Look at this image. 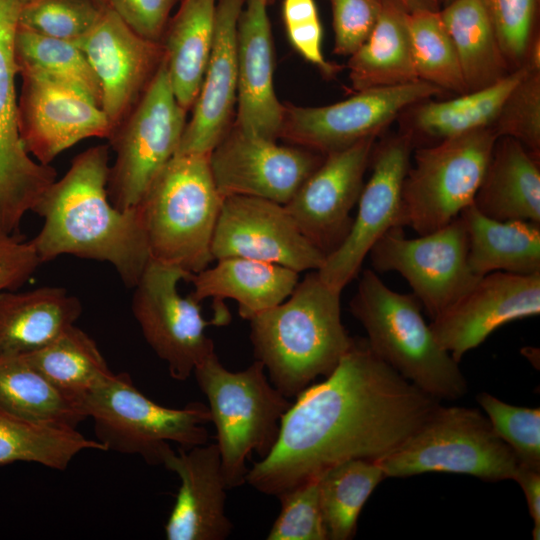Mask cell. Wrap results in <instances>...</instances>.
Wrapping results in <instances>:
<instances>
[{"label": "cell", "instance_id": "1", "mask_svg": "<svg viewBox=\"0 0 540 540\" xmlns=\"http://www.w3.org/2000/svg\"><path fill=\"white\" fill-rule=\"evenodd\" d=\"M281 419L271 451L246 482L278 497L349 459L378 460L398 448L439 400L354 339L334 371L297 396Z\"/></svg>", "mask_w": 540, "mask_h": 540}, {"label": "cell", "instance_id": "2", "mask_svg": "<svg viewBox=\"0 0 540 540\" xmlns=\"http://www.w3.org/2000/svg\"><path fill=\"white\" fill-rule=\"evenodd\" d=\"M109 170L108 145L74 157L34 206L32 212L44 223L29 242L41 263L61 255L107 262L126 287L134 288L150 253L137 208L122 211L109 199Z\"/></svg>", "mask_w": 540, "mask_h": 540}, {"label": "cell", "instance_id": "3", "mask_svg": "<svg viewBox=\"0 0 540 540\" xmlns=\"http://www.w3.org/2000/svg\"><path fill=\"white\" fill-rule=\"evenodd\" d=\"M340 296L311 271L283 302L249 320L255 358L287 398L317 376H329L352 346L341 320Z\"/></svg>", "mask_w": 540, "mask_h": 540}, {"label": "cell", "instance_id": "4", "mask_svg": "<svg viewBox=\"0 0 540 540\" xmlns=\"http://www.w3.org/2000/svg\"><path fill=\"white\" fill-rule=\"evenodd\" d=\"M421 307L414 295L390 289L373 270L363 271L349 302L381 360L435 399H459L468 390L465 376L436 341Z\"/></svg>", "mask_w": 540, "mask_h": 540}, {"label": "cell", "instance_id": "5", "mask_svg": "<svg viewBox=\"0 0 540 540\" xmlns=\"http://www.w3.org/2000/svg\"><path fill=\"white\" fill-rule=\"evenodd\" d=\"M222 201L209 154L174 155L137 206L150 260L190 274L207 268Z\"/></svg>", "mask_w": 540, "mask_h": 540}, {"label": "cell", "instance_id": "6", "mask_svg": "<svg viewBox=\"0 0 540 540\" xmlns=\"http://www.w3.org/2000/svg\"><path fill=\"white\" fill-rule=\"evenodd\" d=\"M193 374L216 427L226 485L228 489L239 487L246 482L250 453L254 451L262 459L274 447L282 416L291 402L269 382L258 360L232 372L214 351L196 365Z\"/></svg>", "mask_w": 540, "mask_h": 540}, {"label": "cell", "instance_id": "7", "mask_svg": "<svg viewBox=\"0 0 540 540\" xmlns=\"http://www.w3.org/2000/svg\"><path fill=\"white\" fill-rule=\"evenodd\" d=\"M81 406L106 451L139 455L149 465H163L173 450L170 442L182 448L208 443V406H161L139 391L126 372H112L86 394Z\"/></svg>", "mask_w": 540, "mask_h": 540}, {"label": "cell", "instance_id": "8", "mask_svg": "<svg viewBox=\"0 0 540 540\" xmlns=\"http://www.w3.org/2000/svg\"><path fill=\"white\" fill-rule=\"evenodd\" d=\"M385 477L429 472L514 480L519 460L478 409L438 404L398 448L377 460Z\"/></svg>", "mask_w": 540, "mask_h": 540}, {"label": "cell", "instance_id": "9", "mask_svg": "<svg viewBox=\"0 0 540 540\" xmlns=\"http://www.w3.org/2000/svg\"><path fill=\"white\" fill-rule=\"evenodd\" d=\"M491 127L417 148L401 192L402 226L434 232L473 203L497 139Z\"/></svg>", "mask_w": 540, "mask_h": 540}, {"label": "cell", "instance_id": "10", "mask_svg": "<svg viewBox=\"0 0 540 540\" xmlns=\"http://www.w3.org/2000/svg\"><path fill=\"white\" fill-rule=\"evenodd\" d=\"M186 113L178 103L164 63L126 117L109 137L115 152L107 192L119 210L135 209L176 154Z\"/></svg>", "mask_w": 540, "mask_h": 540}, {"label": "cell", "instance_id": "11", "mask_svg": "<svg viewBox=\"0 0 540 540\" xmlns=\"http://www.w3.org/2000/svg\"><path fill=\"white\" fill-rule=\"evenodd\" d=\"M192 274L150 260L134 287L132 312L148 345L168 367L170 376L184 381L215 351L205 329L222 326L216 316L206 320L199 302L178 291Z\"/></svg>", "mask_w": 540, "mask_h": 540}, {"label": "cell", "instance_id": "12", "mask_svg": "<svg viewBox=\"0 0 540 540\" xmlns=\"http://www.w3.org/2000/svg\"><path fill=\"white\" fill-rule=\"evenodd\" d=\"M468 233L460 215L446 226L417 238H406L402 228L383 234L369 251L377 272L402 275L433 319L480 277L468 265Z\"/></svg>", "mask_w": 540, "mask_h": 540}, {"label": "cell", "instance_id": "13", "mask_svg": "<svg viewBox=\"0 0 540 540\" xmlns=\"http://www.w3.org/2000/svg\"><path fill=\"white\" fill-rule=\"evenodd\" d=\"M441 92L437 86L418 80L356 92L325 106L287 104L279 138L326 155L363 139L377 138L407 108Z\"/></svg>", "mask_w": 540, "mask_h": 540}, {"label": "cell", "instance_id": "14", "mask_svg": "<svg viewBox=\"0 0 540 540\" xmlns=\"http://www.w3.org/2000/svg\"><path fill=\"white\" fill-rule=\"evenodd\" d=\"M414 137L402 131L375 144L371 176L360 194L358 211L342 244L317 270L328 286L341 291L359 273L372 246L387 231L402 226L401 192L411 165Z\"/></svg>", "mask_w": 540, "mask_h": 540}, {"label": "cell", "instance_id": "15", "mask_svg": "<svg viewBox=\"0 0 540 540\" xmlns=\"http://www.w3.org/2000/svg\"><path fill=\"white\" fill-rule=\"evenodd\" d=\"M26 1L0 0V231L5 233H16L56 180L55 169L32 159L19 135L14 42Z\"/></svg>", "mask_w": 540, "mask_h": 540}, {"label": "cell", "instance_id": "16", "mask_svg": "<svg viewBox=\"0 0 540 540\" xmlns=\"http://www.w3.org/2000/svg\"><path fill=\"white\" fill-rule=\"evenodd\" d=\"M325 155L247 134L231 126L209 154L214 183L224 198L250 196L286 204Z\"/></svg>", "mask_w": 540, "mask_h": 540}, {"label": "cell", "instance_id": "17", "mask_svg": "<svg viewBox=\"0 0 540 540\" xmlns=\"http://www.w3.org/2000/svg\"><path fill=\"white\" fill-rule=\"evenodd\" d=\"M211 253L214 260L242 257L298 273L319 270L326 258L301 233L283 204L239 195L223 198Z\"/></svg>", "mask_w": 540, "mask_h": 540}, {"label": "cell", "instance_id": "18", "mask_svg": "<svg viewBox=\"0 0 540 540\" xmlns=\"http://www.w3.org/2000/svg\"><path fill=\"white\" fill-rule=\"evenodd\" d=\"M17 103L18 129L25 150L44 165L78 142L107 138L112 126L90 97L35 71L22 70Z\"/></svg>", "mask_w": 540, "mask_h": 540}, {"label": "cell", "instance_id": "19", "mask_svg": "<svg viewBox=\"0 0 540 540\" xmlns=\"http://www.w3.org/2000/svg\"><path fill=\"white\" fill-rule=\"evenodd\" d=\"M376 137L325 155L322 163L284 204L301 233L326 256L347 237L351 211L364 186Z\"/></svg>", "mask_w": 540, "mask_h": 540}, {"label": "cell", "instance_id": "20", "mask_svg": "<svg viewBox=\"0 0 540 540\" xmlns=\"http://www.w3.org/2000/svg\"><path fill=\"white\" fill-rule=\"evenodd\" d=\"M540 313V272H491L432 319L438 344L458 363L500 326Z\"/></svg>", "mask_w": 540, "mask_h": 540}, {"label": "cell", "instance_id": "21", "mask_svg": "<svg viewBox=\"0 0 540 540\" xmlns=\"http://www.w3.org/2000/svg\"><path fill=\"white\" fill-rule=\"evenodd\" d=\"M75 43L98 78L101 109L113 131L158 71L164 60L163 46L137 34L108 5L93 28Z\"/></svg>", "mask_w": 540, "mask_h": 540}, {"label": "cell", "instance_id": "22", "mask_svg": "<svg viewBox=\"0 0 540 540\" xmlns=\"http://www.w3.org/2000/svg\"><path fill=\"white\" fill-rule=\"evenodd\" d=\"M163 466L180 479L175 504L164 526L168 540H224L232 531L225 513L228 489L216 443L172 450Z\"/></svg>", "mask_w": 540, "mask_h": 540}, {"label": "cell", "instance_id": "23", "mask_svg": "<svg viewBox=\"0 0 540 540\" xmlns=\"http://www.w3.org/2000/svg\"><path fill=\"white\" fill-rule=\"evenodd\" d=\"M245 2L217 0L210 58L175 155L210 154L231 127L237 100V24Z\"/></svg>", "mask_w": 540, "mask_h": 540}, {"label": "cell", "instance_id": "24", "mask_svg": "<svg viewBox=\"0 0 540 540\" xmlns=\"http://www.w3.org/2000/svg\"><path fill=\"white\" fill-rule=\"evenodd\" d=\"M269 0H246L237 24L236 125L247 134L277 140L284 104L273 83V42Z\"/></svg>", "mask_w": 540, "mask_h": 540}, {"label": "cell", "instance_id": "25", "mask_svg": "<svg viewBox=\"0 0 540 540\" xmlns=\"http://www.w3.org/2000/svg\"><path fill=\"white\" fill-rule=\"evenodd\" d=\"M539 158L517 140L498 137L473 200L477 210L499 221L540 223Z\"/></svg>", "mask_w": 540, "mask_h": 540}, {"label": "cell", "instance_id": "26", "mask_svg": "<svg viewBox=\"0 0 540 540\" xmlns=\"http://www.w3.org/2000/svg\"><path fill=\"white\" fill-rule=\"evenodd\" d=\"M80 300L61 287L0 292V357L36 351L75 324Z\"/></svg>", "mask_w": 540, "mask_h": 540}, {"label": "cell", "instance_id": "27", "mask_svg": "<svg viewBox=\"0 0 540 540\" xmlns=\"http://www.w3.org/2000/svg\"><path fill=\"white\" fill-rule=\"evenodd\" d=\"M216 261L214 267L190 276L191 297L199 303L213 298L215 305L233 299L246 320L283 302L299 282L298 272L280 265L242 257Z\"/></svg>", "mask_w": 540, "mask_h": 540}, {"label": "cell", "instance_id": "28", "mask_svg": "<svg viewBox=\"0 0 540 540\" xmlns=\"http://www.w3.org/2000/svg\"><path fill=\"white\" fill-rule=\"evenodd\" d=\"M161 44L173 93L188 111L199 93L210 58L217 0H181Z\"/></svg>", "mask_w": 540, "mask_h": 540}, {"label": "cell", "instance_id": "29", "mask_svg": "<svg viewBox=\"0 0 540 540\" xmlns=\"http://www.w3.org/2000/svg\"><path fill=\"white\" fill-rule=\"evenodd\" d=\"M468 233V265L482 277L501 271L540 272V223L499 221L483 215L473 203L461 213Z\"/></svg>", "mask_w": 540, "mask_h": 540}, {"label": "cell", "instance_id": "30", "mask_svg": "<svg viewBox=\"0 0 540 540\" xmlns=\"http://www.w3.org/2000/svg\"><path fill=\"white\" fill-rule=\"evenodd\" d=\"M407 9L386 0L366 41L349 56V80L355 92L418 81L406 24Z\"/></svg>", "mask_w": 540, "mask_h": 540}, {"label": "cell", "instance_id": "31", "mask_svg": "<svg viewBox=\"0 0 540 540\" xmlns=\"http://www.w3.org/2000/svg\"><path fill=\"white\" fill-rule=\"evenodd\" d=\"M440 16L455 47L467 92L492 85L512 72L483 0H451Z\"/></svg>", "mask_w": 540, "mask_h": 540}, {"label": "cell", "instance_id": "32", "mask_svg": "<svg viewBox=\"0 0 540 540\" xmlns=\"http://www.w3.org/2000/svg\"><path fill=\"white\" fill-rule=\"evenodd\" d=\"M529 70L522 66L487 87L445 101L426 99L411 106V126L416 134L439 141L491 127L514 86ZM415 141V140H414Z\"/></svg>", "mask_w": 540, "mask_h": 540}, {"label": "cell", "instance_id": "33", "mask_svg": "<svg viewBox=\"0 0 540 540\" xmlns=\"http://www.w3.org/2000/svg\"><path fill=\"white\" fill-rule=\"evenodd\" d=\"M22 357L81 408L86 394L112 373L94 339L75 324Z\"/></svg>", "mask_w": 540, "mask_h": 540}, {"label": "cell", "instance_id": "34", "mask_svg": "<svg viewBox=\"0 0 540 540\" xmlns=\"http://www.w3.org/2000/svg\"><path fill=\"white\" fill-rule=\"evenodd\" d=\"M0 411L32 422L71 428L87 419L78 404L22 356L0 357Z\"/></svg>", "mask_w": 540, "mask_h": 540}, {"label": "cell", "instance_id": "35", "mask_svg": "<svg viewBox=\"0 0 540 540\" xmlns=\"http://www.w3.org/2000/svg\"><path fill=\"white\" fill-rule=\"evenodd\" d=\"M87 449L106 451L76 428L32 422L0 411V465L34 462L63 471Z\"/></svg>", "mask_w": 540, "mask_h": 540}, {"label": "cell", "instance_id": "36", "mask_svg": "<svg viewBox=\"0 0 540 540\" xmlns=\"http://www.w3.org/2000/svg\"><path fill=\"white\" fill-rule=\"evenodd\" d=\"M385 474L377 460L349 459L318 476L320 504L328 540H348L358 517Z\"/></svg>", "mask_w": 540, "mask_h": 540}, {"label": "cell", "instance_id": "37", "mask_svg": "<svg viewBox=\"0 0 540 540\" xmlns=\"http://www.w3.org/2000/svg\"><path fill=\"white\" fill-rule=\"evenodd\" d=\"M14 51L19 72L35 71L69 84L101 108L100 83L75 42L45 36L18 25Z\"/></svg>", "mask_w": 540, "mask_h": 540}, {"label": "cell", "instance_id": "38", "mask_svg": "<svg viewBox=\"0 0 540 540\" xmlns=\"http://www.w3.org/2000/svg\"><path fill=\"white\" fill-rule=\"evenodd\" d=\"M406 24L418 79L443 91L466 93L457 53L440 12L429 7L407 10Z\"/></svg>", "mask_w": 540, "mask_h": 540}, {"label": "cell", "instance_id": "39", "mask_svg": "<svg viewBox=\"0 0 540 540\" xmlns=\"http://www.w3.org/2000/svg\"><path fill=\"white\" fill-rule=\"evenodd\" d=\"M106 5L96 0H27L19 26L75 42L93 28Z\"/></svg>", "mask_w": 540, "mask_h": 540}, {"label": "cell", "instance_id": "40", "mask_svg": "<svg viewBox=\"0 0 540 540\" xmlns=\"http://www.w3.org/2000/svg\"><path fill=\"white\" fill-rule=\"evenodd\" d=\"M477 402L519 463L540 469V409L515 406L487 392L479 393Z\"/></svg>", "mask_w": 540, "mask_h": 540}, {"label": "cell", "instance_id": "41", "mask_svg": "<svg viewBox=\"0 0 540 540\" xmlns=\"http://www.w3.org/2000/svg\"><path fill=\"white\" fill-rule=\"evenodd\" d=\"M491 128L540 157V71H528L514 86Z\"/></svg>", "mask_w": 540, "mask_h": 540}, {"label": "cell", "instance_id": "42", "mask_svg": "<svg viewBox=\"0 0 540 540\" xmlns=\"http://www.w3.org/2000/svg\"><path fill=\"white\" fill-rule=\"evenodd\" d=\"M278 498L281 511L267 535L268 540H328L318 477L295 486Z\"/></svg>", "mask_w": 540, "mask_h": 540}, {"label": "cell", "instance_id": "43", "mask_svg": "<svg viewBox=\"0 0 540 540\" xmlns=\"http://www.w3.org/2000/svg\"><path fill=\"white\" fill-rule=\"evenodd\" d=\"M510 69L523 66L536 35V0H483Z\"/></svg>", "mask_w": 540, "mask_h": 540}, {"label": "cell", "instance_id": "44", "mask_svg": "<svg viewBox=\"0 0 540 540\" xmlns=\"http://www.w3.org/2000/svg\"><path fill=\"white\" fill-rule=\"evenodd\" d=\"M282 17L288 40L297 53L327 76L339 66L327 62L322 53V26L314 0H283Z\"/></svg>", "mask_w": 540, "mask_h": 540}, {"label": "cell", "instance_id": "45", "mask_svg": "<svg viewBox=\"0 0 540 540\" xmlns=\"http://www.w3.org/2000/svg\"><path fill=\"white\" fill-rule=\"evenodd\" d=\"M332 9L333 52L352 55L368 38L386 0H327Z\"/></svg>", "mask_w": 540, "mask_h": 540}, {"label": "cell", "instance_id": "46", "mask_svg": "<svg viewBox=\"0 0 540 540\" xmlns=\"http://www.w3.org/2000/svg\"><path fill=\"white\" fill-rule=\"evenodd\" d=\"M181 0H106L123 21L137 34L161 42L170 13Z\"/></svg>", "mask_w": 540, "mask_h": 540}, {"label": "cell", "instance_id": "47", "mask_svg": "<svg viewBox=\"0 0 540 540\" xmlns=\"http://www.w3.org/2000/svg\"><path fill=\"white\" fill-rule=\"evenodd\" d=\"M41 264L34 248L17 233L0 231V292L18 290Z\"/></svg>", "mask_w": 540, "mask_h": 540}, {"label": "cell", "instance_id": "48", "mask_svg": "<svg viewBox=\"0 0 540 540\" xmlns=\"http://www.w3.org/2000/svg\"><path fill=\"white\" fill-rule=\"evenodd\" d=\"M521 487L529 514L534 522L532 536L534 540L540 539V469L519 464L514 477Z\"/></svg>", "mask_w": 540, "mask_h": 540}, {"label": "cell", "instance_id": "49", "mask_svg": "<svg viewBox=\"0 0 540 540\" xmlns=\"http://www.w3.org/2000/svg\"><path fill=\"white\" fill-rule=\"evenodd\" d=\"M401 4L409 11L419 7H427L425 0H399Z\"/></svg>", "mask_w": 540, "mask_h": 540}, {"label": "cell", "instance_id": "50", "mask_svg": "<svg viewBox=\"0 0 540 540\" xmlns=\"http://www.w3.org/2000/svg\"><path fill=\"white\" fill-rule=\"evenodd\" d=\"M96 1H99V2H101V3L107 4V3H106V0H96Z\"/></svg>", "mask_w": 540, "mask_h": 540}, {"label": "cell", "instance_id": "51", "mask_svg": "<svg viewBox=\"0 0 540 540\" xmlns=\"http://www.w3.org/2000/svg\"><path fill=\"white\" fill-rule=\"evenodd\" d=\"M425 1H427V2H432V1H435V0H425Z\"/></svg>", "mask_w": 540, "mask_h": 540}, {"label": "cell", "instance_id": "52", "mask_svg": "<svg viewBox=\"0 0 540 540\" xmlns=\"http://www.w3.org/2000/svg\"><path fill=\"white\" fill-rule=\"evenodd\" d=\"M451 0H447V2H450Z\"/></svg>", "mask_w": 540, "mask_h": 540}]
</instances>
